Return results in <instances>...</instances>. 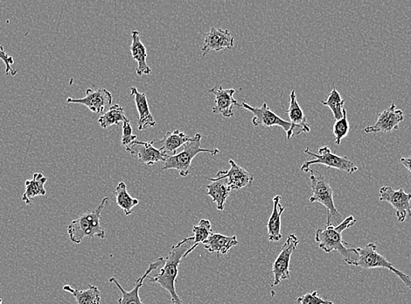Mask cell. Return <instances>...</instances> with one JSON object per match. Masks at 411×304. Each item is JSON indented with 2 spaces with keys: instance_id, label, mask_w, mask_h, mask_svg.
I'll return each mask as SVG.
<instances>
[{
  "instance_id": "obj_1",
  "label": "cell",
  "mask_w": 411,
  "mask_h": 304,
  "mask_svg": "<svg viewBox=\"0 0 411 304\" xmlns=\"http://www.w3.org/2000/svg\"><path fill=\"white\" fill-rule=\"evenodd\" d=\"M355 223L354 216H349L337 226L330 225L325 229H318L315 233V241L319 248L327 253L337 251L344 258L346 264L354 266L358 259V253L355 248L343 241L342 233L352 227Z\"/></svg>"
},
{
  "instance_id": "obj_2",
  "label": "cell",
  "mask_w": 411,
  "mask_h": 304,
  "mask_svg": "<svg viewBox=\"0 0 411 304\" xmlns=\"http://www.w3.org/2000/svg\"><path fill=\"white\" fill-rule=\"evenodd\" d=\"M193 245V237L182 239L177 245L173 246L169 255L165 259L164 265L161 272L155 277H149L150 282L157 283L161 288L166 290L171 296L172 302L175 304H185L176 292L175 282L179 275V266L186 253Z\"/></svg>"
},
{
  "instance_id": "obj_3",
  "label": "cell",
  "mask_w": 411,
  "mask_h": 304,
  "mask_svg": "<svg viewBox=\"0 0 411 304\" xmlns=\"http://www.w3.org/2000/svg\"><path fill=\"white\" fill-rule=\"evenodd\" d=\"M108 198H104L93 211L84 212L67 226V234L74 244H81L84 238H105V231L101 225L102 211L107 205Z\"/></svg>"
},
{
  "instance_id": "obj_4",
  "label": "cell",
  "mask_w": 411,
  "mask_h": 304,
  "mask_svg": "<svg viewBox=\"0 0 411 304\" xmlns=\"http://www.w3.org/2000/svg\"><path fill=\"white\" fill-rule=\"evenodd\" d=\"M202 141V134H196L193 137V140L189 143H186L183 146V150L181 153L176 154L173 157H169L165 161L163 170H175L179 172V175L182 177H186L191 172L192 161L197 154L200 153H209L212 155L218 154L220 150L218 148H213V150H206L202 147L200 144Z\"/></svg>"
},
{
  "instance_id": "obj_5",
  "label": "cell",
  "mask_w": 411,
  "mask_h": 304,
  "mask_svg": "<svg viewBox=\"0 0 411 304\" xmlns=\"http://www.w3.org/2000/svg\"><path fill=\"white\" fill-rule=\"evenodd\" d=\"M311 188L312 195L310 202H319L328 209L327 226L334 225V223L341 221L342 216L339 214L334 202V189L325 178L324 175L319 174L318 171L310 170Z\"/></svg>"
},
{
  "instance_id": "obj_6",
  "label": "cell",
  "mask_w": 411,
  "mask_h": 304,
  "mask_svg": "<svg viewBox=\"0 0 411 304\" xmlns=\"http://www.w3.org/2000/svg\"><path fill=\"white\" fill-rule=\"evenodd\" d=\"M376 245L373 243H369L365 248H357L356 252L358 253L357 262L355 263V266L364 269H386L398 276L400 280L411 291V277L405 275L400 270L396 269L388 259L380 255L376 250Z\"/></svg>"
},
{
  "instance_id": "obj_7",
  "label": "cell",
  "mask_w": 411,
  "mask_h": 304,
  "mask_svg": "<svg viewBox=\"0 0 411 304\" xmlns=\"http://www.w3.org/2000/svg\"><path fill=\"white\" fill-rule=\"evenodd\" d=\"M305 153L314 157V160H307L302 165L300 170L302 172L310 171L311 166L315 164L325 165L330 168L346 172L349 175L354 174L358 171V167L355 166L354 162L349 160L348 157H339V155L332 153L330 148L324 146L319 148L318 154L312 153L309 148L305 150Z\"/></svg>"
},
{
  "instance_id": "obj_8",
  "label": "cell",
  "mask_w": 411,
  "mask_h": 304,
  "mask_svg": "<svg viewBox=\"0 0 411 304\" xmlns=\"http://www.w3.org/2000/svg\"><path fill=\"white\" fill-rule=\"evenodd\" d=\"M300 241L295 234L289 235L280 255L275 259L273 265L274 276L273 287L280 285L283 280L291 279L290 262L292 253L296 250Z\"/></svg>"
},
{
  "instance_id": "obj_9",
  "label": "cell",
  "mask_w": 411,
  "mask_h": 304,
  "mask_svg": "<svg viewBox=\"0 0 411 304\" xmlns=\"http://www.w3.org/2000/svg\"><path fill=\"white\" fill-rule=\"evenodd\" d=\"M380 201L389 202L395 209L397 221L404 222L411 218V194L406 193L403 189L394 190L389 186H383L380 189Z\"/></svg>"
},
{
  "instance_id": "obj_10",
  "label": "cell",
  "mask_w": 411,
  "mask_h": 304,
  "mask_svg": "<svg viewBox=\"0 0 411 304\" xmlns=\"http://www.w3.org/2000/svg\"><path fill=\"white\" fill-rule=\"evenodd\" d=\"M236 106L244 108V109L250 111V113H253L252 124L255 127H280L283 128L287 131V134L291 130V122L277 116L273 110H271V108L268 106L266 103H264L261 107H253L246 102H243L242 104L236 102Z\"/></svg>"
},
{
  "instance_id": "obj_11",
  "label": "cell",
  "mask_w": 411,
  "mask_h": 304,
  "mask_svg": "<svg viewBox=\"0 0 411 304\" xmlns=\"http://www.w3.org/2000/svg\"><path fill=\"white\" fill-rule=\"evenodd\" d=\"M404 120V114L402 110H396L395 103H392L388 109L380 113L378 119L373 126L364 128L366 134H388L390 131L398 130L399 125Z\"/></svg>"
},
{
  "instance_id": "obj_12",
  "label": "cell",
  "mask_w": 411,
  "mask_h": 304,
  "mask_svg": "<svg viewBox=\"0 0 411 304\" xmlns=\"http://www.w3.org/2000/svg\"><path fill=\"white\" fill-rule=\"evenodd\" d=\"M230 168L229 170H220L216 174V177L209 178V181L215 182L225 179L230 190L239 191L241 189L252 184L254 177L252 175L240 167L233 160H229Z\"/></svg>"
},
{
  "instance_id": "obj_13",
  "label": "cell",
  "mask_w": 411,
  "mask_h": 304,
  "mask_svg": "<svg viewBox=\"0 0 411 304\" xmlns=\"http://www.w3.org/2000/svg\"><path fill=\"white\" fill-rule=\"evenodd\" d=\"M112 100H113L112 94L106 89L97 90L88 89L86 96L83 99L69 97V99H67V102L83 104V106L89 108L94 113H104L106 108L111 106Z\"/></svg>"
},
{
  "instance_id": "obj_14",
  "label": "cell",
  "mask_w": 411,
  "mask_h": 304,
  "mask_svg": "<svg viewBox=\"0 0 411 304\" xmlns=\"http://www.w3.org/2000/svg\"><path fill=\"white\" fill-rule=\"evenodd\" d=\"M154 141H135L129 145L125 150L131 154L137 155L140 163L152 166L157 162L166 161L168 157L154 146Z\"/></svg>"
},
{
  "instance_id": "obj_15",
  "label": "cell",
  "mask_w": 411,
  "mask_h": 304,
  "mask_svg": "<svg viewBox=\"0 0 411 304\" xmlns=\"http://www.w3.org/2000/svg\"><path fill=\"white\" fill-rule=\"evenodd\" d=\"M164 263L165 259L163 258V257H161L157 261L151 263V264L149 265L148 269H146L144 275L139 277L137 280L134 289H131V291H127V290L122 288L118 280L114 278V277H112V278L110 279V282L114 283V285L118 287V289L120 290L122 294L121 298L118 301V304H145L143 303L140 296H139V289H140L143 283H144V280L147 278L148 275H150L152 271H154L155 269H157L159 266L164 265Z\"/></svg>"
},
{
  "instance_id": "obj_16",
  "label": "cell",
  "mask_w": 411,
  "mask_h": 304,
  "mask_svg": "<svg viewBox=\"0 0 411 304\" xmlns=\"http://www.w3.org/2000/svg\"><path fill=\"white\" fill-rule=\"evenodd\" d=\"M234 38L227 29L212 28L205 35L202 47V56L210 51H220L223 49H233Z\"/></svg>"
},
{
  "instance_id": "obj_17",
  "label": "cell",
  "mask_w": 411,
  "mask_h": 304,
  "mask_svg": "<svg viewBox=\"0 0 411 304\" xmlns=\"http://www.w3.org/2000/svg\"><path fill=\"white\" fill-rule=\"evenodd\" d=\"M289 118L291 120V128L288 131L287 140L295 135L300 134L301 133H310L311 128L307 123V117L305 116L303 110L301 109L300 104L297 101L296 93L292 90L290 95V107L287 111Z\"/></svg>"
},
{
  "instance_id": "obj_18",
  "label": "cell",
  "mask_w": 411,
  "mask_h": 304,
  "mask_svg": "<svg viewBox=\"0 0 411 304\" xmlns=\"http://www.w3.org/2000/svg\"><path fill=\"white\" fill-rule=\"evenodd\" d=\"M216 96V106L213 107V113L222 114L224 118L234 117V106L237 101L234 99L236 90L234 89H223L222 86H216L209 90Z\"/></svg>"
},
{
  "instance_id": "obj_19",
  "label": "cell",
  "mask_w": 411,
  "mask_h": 304,
  "mask_svg": "<svg viewBox=\"0 0 411 304\" xmlns=\"http://www.w3.org/2000/svg\"><path fill=\"white\" fill-rule=\"evenodd\" d=\"M193 140V137L188 136L181 131L175 130L173 131H166L161 141H154V144L161 145V148L162 154L166 157H173L177 154L179 147L184 146L186 143Z\"/></svg>"
},
{
  "instance_id": "obj_20",
  "label": "cell",
  "mask_w": 411,
  "mask_h": 304,
  "mask_svg": "<svg viewBox=\"0 0 411 304\" xmlns=\"http://www.w3.org/2000/svg\"><path fill=\"white\" fill-rule=\"evenodd\" d=\"M131 95L134 96L136 106H137L138 111V130L142 131L147 129L149 127H154L157 122H156L150 109H149L146 94L140 93L137 88L132 87L131 89Z\"/></svg>"
},
{
  "instance_id": "obj_21",
  "label": "cell",
  "mask_w": 411,
  "mask_h": 304,
  "mask_svg": "<svg viewBox=\"0 0 411 304\" xmlns=\"http://www.w3.org/2000/svg\"><path fill=\"white\" fill-rule=\"evenodd\" d=\"M131 56L134 57L135 62H137L138 63L136 73H137L138 77L150 75L152 73V69L148 66L147 63H146L147 52H146L144 44L141 42L140 35H139L138 30H134V31L131 32Z\"/></svg>"
},
{
  "instance_id": "obj_22",
  "label": "cell",
  "mask_w": 411,
  "mask_h": 304,
  "mask_svg": "<svg viewBox=\"0 0 411 304\" xmlns=\"http://www.w3.org/2000/svg\"><path fill=\"white\" fill-rule=\"evenodd\" d=\"M239 244L236 236H224L220 233H212L207 241L202 243L204 248L209 253L227 255L233 246Z\"/></svg>"
},
{
  "instance_id": "obj_23",
  "label": "cell",
  "mask_w": 411,
  "mask_h": 304,
  "mask_svg": "<svg viewBox=\"0 0 411 304\" xmlns=\"http://www.w3.org/2000/svg\"><path fill=\"white\" fill-rule=\"evenodd\" d=\"M281 195L273 198V209L267 223L268 237L271 242H278L282 237L281 216L284 214V207L280 204Z\"/></svg>"
},
{
  "instance_id": "obj_24",
  "label": "cell",
  "mask_w": 411,
  "mask_h": 304,
  "mask_svg": "<svg viewBox=\"0 0 411 304\" xmlns=\"http://www.w3.org/2000/svg\"><path fill=\"white\" fill-rule=\"evenodd\" d=\"M47 178L44 177L42 173H35L33 175L32 180L26 181V191L22 195V201L26 205H31L32 199L35 197H44L47 195L45 184Z\"/></svg>"
},
{
  "instance_id": "obj_25",
  "label": "cell",
  "mask_w": 411,
  "mask_h": 304,
  "mask_svg": "<svg viewBox=\"0 0 411 304\" xmlns=\"http://www.w3.org/2000/svg\"><path fill=\"white\" fill-rule=\"evenodd\" d=\"M206 188L208 190L207 195L211 198L213 202H216L217 209L220 211H224L225 202L231 191L225 179L212 182V184L207 185Z\"/></svg>"
},
{
  "instance_id": "obj_26",
  "label": "cell",
  "mask_w": 411,
  "mask_h": 304,
  "mask_svg": "<svg viewBox=\"0 0 411 304\" xmlns=\"http://www.w3.org/2000/svg\"><path fill=\"white\" fill-rule=\"evenodd\" d=\"M63 289L74 297L77 304H102L101 292L97 286L90 285L87 289L78 290L70 285H64Z\"/></svg>"
},
{
  "instance_id": "obj_27",
  "label": "cell",
  "mask_w": 411,
  "mask_h": 304,
  "mask_svg": "<svg viewBox=\"0 0 411 304\" xmlns=\"http://www.w3.org/2000/svg\"><path fill=\"white\" fill-rule=\"evenodd\" d=\"M114 195L117 205L120 206L125 216H130L132 214V209L139 204L138 199L131 197L128 193L127 184L124 182H120L115 187Z\"/></svg>"
},
{
  "instance_id": "obj_28",
  "label": "cell",
  "mask_w": 411,
  "mask_h": 304,
  "mask_svg": "<svg viewBox=\"0 0 411 304\" xmlns=\"http://www.w3.org/2000/svg\"><path fill=\"white\" fill-rule=\"evenodd\" d=\"M193 245L186 253L184 258L190 255L200 243H202L209 239V236L212 234V224L208 219H202L198 225H195L193 227Z\"/></svg>"
},
{
  "instance_id": "obj_29",
  "label": "cell",
  "mask_w": 411,
  "mask_h": 304,
  "mask_svg": "<svg viewBox=\"0 0 411 304\" xmlns=\"http://www.w3.org/2000/svg\"><path fill=\"white\" fill-rule=\"evenodd\" d=\"M127 117L125 116L124 108L120 104H115L111 106L110 109L98 119L100 126L103 128L110 127L113 125H120V122H124Z\"/></svg>"
},
{
  "instance_id": "obj_30",
  "label": "cell",
  "mask_w": 411,
  "mask_h": 304,
  "mask_svg": "<svg viewBox=\"0 0 411 304\" xmlns=\"http://www.w3.org/2000/svg\"><path fill=\"white\" fill-rule=\"evenodd\" d=\"M323 106L330 108L335 120H341L343 118V108L345 106V101L342 99L341 93L334 87L327 100L321 101Z\"/></svg>"
},
{
  "instance_id": "obj_31",
  "label": "cell",
  "mask_w": 411,
  "mask_h": 304,
  "mask_svg": "<svg viewBox=\"0 0 411 304\" xmlns=\"http://www.w3.org/2000/svg\"><path fill=\"white\" fill-rule=\"evenodd\" d=\"M349 122L346 108H343V118L341 120H336L334 125V134L335 137V143L341 145L342 138L348 136L349 134Z\"/></svg>"
},
{
  "instance_id": "obj_32",
  "label": "cell",
  "mask_w": 411,
  "mask_h": 304,
  "mask_svg": "<svg viewBox=\"0 0 411 304\" xmlns=\"http://www.w3.org/2000/svg\"><path fill=\"white\" fill-rule=\"evenodd\" d=\"M297 302L300 304H335L330 301H325L319 296L318 291L305 294L298 297Z\"/></svg>"
},
{
  "instance_id": "obj_33",
  "label": "cell",
  "mask_w": 411,
  "mask_h": 304,
  "mask_svg": "<svg viewBox=\"0 0 411 304\" xmlns=\"http://www.w3.org/2000/svg\"><path fill=\"white\" fill-rule=\"evenodd\" d=\"M137 135L134 134L130 120H125L123 122V135H122V145L127 147L129 145L137 141Z\"/></svg>"
},
{
  "instance_id": "obj_34",
  "label": "cell",
  "mask_w": 411,
  "mask_h": 304,
  "mask_svg": "<svg viewBox=\"0 0 411 304\" xmlns=\"http://www.w3.org/2000/svg\"><path fill=\"white\" fill-rule=\"evenodd\" d=\"M0 59L5 63L6 75L16 76L17 70L13 67V64H15V60L5 51L4 48L1 45H0Z\"/></svg>"
},
{
  "instance_id": "obj_35",
  "label": "cell",
  "mask_w": 411,
  "mask_h": 304,
  "mask_svg": "<svg viewBox=\"0 0 411 304\" xmlns=\"http://www.w3.org/2000/svg\"><path fill=\"white\" fill-rule=\"evenodd\" d=\"M401 163L407 168V170L411 174V157H402L400 159Z\"/></svg>"
},
{
  "instance_id": "obj_36",
  "label": "cell",
  "mask_w": 411,
  "mask_h": 304,
  "mask_svg": "<svg viewBox=\"0 0 411 304\" xmlns=\"http://www.w3.org/2000/svg\"><path fill=\"white\" fill-rule=\"evenodd\" d=\"M0 304H2V299L0 298Z\"/></svg>"
},
{
  "instance_id": "obj_37",
  "label": "cell",
  "mask_w": 411,
  "mask_h": 304,
  "mask_svg": "<svg viewBox=\"0 0 411 304\" xmlns=\"http://www.w3.org/2000/svg\"><path fill=\"white\" fill-rule=\"evenodd\" d=\"M204 304H208V303H204Z\"/></svg>"
}]
</instances>
